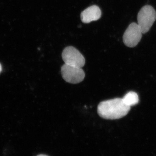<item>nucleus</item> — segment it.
<instances>
[{"instance_id":"8","label":"nucleus","mask_w":156,"mask_h":156,"mask_svg":"<svg viewBox=\"0 0 156 156\" xmlns=\"http://www.w3.org/2000/svg\"><path fill=\"white\" fill-rule=\"evenodd\" d=\"M2 65H1V64H0V73H1V71H2Z\"/></svg>"},{"instance_id":"9","label":"nucleus","mask_w":156,"mask_h":156,"mask_svg":"<svg viewBox=\"0 0 156 156\" xmlns=\"http://www.w3.org/2000/svg\"><path fill=\"white\" fill-rule=\"evenodd\" d=\"M37 156H48L46 155H44V154H40V155H37Z\"/></svg>"},{"instance_id":"7","label":"nucleus","mask_w":156,"mask_h":156,"mask_svg":"<svg viewBox=\"0 0 156 156\" xmlns=\"http://www.w3.org/2000/svg\"><path fill=\"white\" fill-rule=\"evenodd\" d=\"M123 101L126 105L131 107L137 104L139 102V97L136 92H130L122 98Z\"/></svg>"},{"instance_id":"5","label":"nucleus","mask_w":156,"mask_h":156,"mask_svg":"<svg viewBox=\"0 0 156 156\" xmlns=\"http://www.w3.org/2000/svg\"><path fill=\"white\" fill-rule=\"evenodd\" d=\"M142 34L138 24L132 23L128 26L123 35L124 44L129 48L136 47L141 40Z\"/></svg>"},{"instance_id":"1","label":"nucleus","mask_w":156,"mask_h":156,"mask_svg":"<svg viewBox=\"0 0 156 156\" xmlns=\"http://www.w3.org/2000/svg\"><path fill=\"white\" fill-rule=\"evenodd\" d=\"M131 107L126 105L122 98H116L101 101L98 106V113L101 117L108 120H115L128 114Z\"/></svg>"},{"instance_id":"6","label":"nucleus","mask_w":156,"mask_h":156,"mask_svg":"<svg viewBox=\"0 0 156 156\" xmlns=\"http://www.w3.org/2000/svg\"><path fill=\"white\" fill-rule=\"evenodd\" d=\"M101 12L100 8L96 5L90 6L81 13V19L84 23H89L100 19Z\"/></svg>"},{"instance_id":"3","label":"nucleus","mask_w":156,"mask_h":156,"mask_svg":"<svg viewBox=\"0 0 156 156\" xmlns=\"http://www.w3.org/2000/svg\"><path fill=\"white\" fill-rule=\"evenodd\" d=\"M62 56L65 64L80 68L85 65L86 61L83 56L79 50L72 46L65 48Z\"/></svg>"},{"instance_id":"4","label":"nucleus","mask_w":156,"mask_h":156,"mask_svg":"<svg viewBox=\"0 0 156 156\" xmlns=\"http://www.w3.org/2000/svg\"><path fill=\"white\" fill-rule=\"evenodd\" d=\"M62 78L67 83L77 84L83 80L85 74L82 68L65 64L61 67Z\"/></svg>"},{"instance_id":"2","label":"nucleus","mask_w":156,"mask_h":156,"mask_svg":"<svg viewBox=\"0 0 156 156\" xmlns=\"http://www.w3.org/2000/svg\"><path fill=\"white\" fill-rule=\"evenodd\" d=\"M156 20V12L150 5H146L140 9L137 15L138 25L143 34L147 33Z\"/></svg>"}]
</instances>
